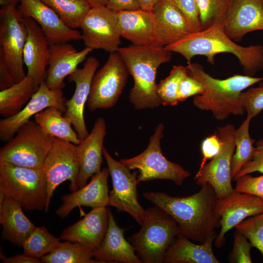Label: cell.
<instances>
[{"label": "cell", "instance_id": "cell-36", "mask_svg": "<svg viewBox=\"0 0 263 263\" xmlns=\"http://www.w3.org/2000/svg\"><path fill=\"white\" fill-rule=\"evenodd\" d=\"M234 0H196L202 30L214 25H224Z\"/></svg>", "mask_w": 263, "mask_h": 263}, {"label": "cell", "instance_id": "cell-22", "mask_svg": "<svg viewBox=\"0 0 263 263\" xmlns=\"http://www.w3.org/2000/svg\"><path fill=\"white\" fill-rule=\"evenodd\" d=\"M110 210L107 207L92 208L83 218L65 228L59 238L78 243L94 252L107 232Z\"/></svg>", "mask_w": 263, "mask_h": 263}, {"label": "cell", "instance_id": "cell-17", "mask_svg": "<svg viewBox=\"0 0 263 263\" xmlns=\"http://www.w3.org/2000/svg\"><path fill=\"white\" fill-rule=\"evenodd\" d=\"M65 98L61 89L52 90L45 81L39 86L36 92L23 108L12 116L0 120V139L7 142L18 129L30 120V118L49 107H54L63 113L66 111Z\"/></svg>", "mask_w": 263, "mask_h": 263}, {"label": "cell", "instance_id": "cell-51", "mask_svg": "<svg viewBox=\"0 0 263 263\" xmlns=\"http://www.w3.org/2000/svg\"><path fill=\"white\" fill-rule=\"evenodd\" d=\"M259 87H263V80L259 82Z\"/></svg>", "mask_w": 263, "mask_h": 263}, {"label": "cell", "instance_id": "cell-18", "mask_svg": "<svg viewBox=\"0 0 263 263\" xmlns=\"http://www.w3.org/2000/svg\"><path fill=\"white\" fill-rule=\"evenodd\" d=\"M19 11L39 26L50 45L82 39L81 33L68 27L50 7L41 0H20Z\"/></svg>", "mask_w": 263, "mask_h": 263}, {"label": "cell", "instance_id": "cell-24", "mask_svg": "<svg viewBox=\"0 0 263 263\" xmlns=\"http://www.w3.org/2000/svg\"><path fill=\"white\" fill-rule=\"evenodd\" d=\"M223 28L234 41L252 31L263 30V0H234Z\"/></svg>", "mask_w": 263, "mask_h": 263}, {"label": "cell", "instance_id": "cell-11", "mask_svg": "<svg viewBox=\"0 0 263 263\" xmlns=\"http://www.w3.org/2000/svg\"><path fill=\"white\" fill-rule=\"evenodd\" d=\"M79 169L77 145L54 138L52 147L42 167L47 187L45 212L49 211L51 199L55 189L63 182L67 180L70 181L69 189L71 191L79 188L77 179Z\"/></svg>", "mask_w": 263, "mask_h": 263}, {"label": "cell", "instance_id": "cell-23", "mask_svg": "<svg viewBox=\"0 0 263 263\" xmlns=\"http://www.w3.org/2000/svg\"><path fill=\"white\" fill-rule=\"evenodd\" d=\"M50 57L45 82L52 90L65 87L64 78L73 73L93 50L85 47L78 51L66 43L50 45Z\"/></svg>", "mask_w": 263, "mask_h": 263}, {"label": "cell", "instance_id": "cell-38", "mask_svg": "<svg viewBox=\"0 0 263 263\" xmlns=\"http://www.w3.org/2000/svg\"><path fill=\"white\" fill-rule=\"evenodd\" d=\"M235 228L244 235L263 256V212L243 220Z\"/></svg>", "mask_w": 263, "mask_h": 263}, {"label": "cell", "instance_id": "cell-1", "mask_svg": "<svg viewBox=\"0 0 263 263\" xmlns=\"http://www.w3.org/2000/svg\"><path fill=\"white\" fill-rule=\"evenodd\" d=\"M186 197H174L162 192H146L143 196L164 210L176 222L178 234L200 243L216 238L220 227L217 210L218 198L209 184Z\"/></svg>", "mask_w": 263, "mask_h": 263}, {"label": "cell", "instance_id": "cell-14", "mask_svg": "<svg viewBox=\"0 0 263 263\" xmlns=\"http://www.w3.org/2000/svg\"><path fill=\"white\" fill-rule=\"evenodd\" d=\"M85 47L110 53L118 51L121 44L117 13L107 6L92 7L80 25Z\"/></svg>", "mask_w": 263, "mask_h": 263}, {"label": "cell", "instance_id": "cell-13", "mask_svg": "<svg viewBox=\"0 0 263 263\" xmlns=\"http://www.w3.org/2000/svg\"><path fill=\"white\" fill-rule=\"evenodd\" d=\"M103 155L107 163L113 182L109 192V206L118 211L130 215L141 226L144 220L146 209L138 201L137 172L131 170L120 161L115 160L104 147Z\"/></svg>", "mask_w": 263, "mask_h": 263}, {"label": "cell", "instance_id": "cell-31", "mask_svg": "<svg viewBox=\"0 0 263 263\" xmlns=\"http://www.w3.org/2000/svg\"><path fill=\"white\" fill-rule=\"evenodd\" d=\"M62 112L54 107H49L34 116L35 121L47 134L78 145L80 142L71 121L62 115Z\"/></svg>", "mask_w": 263, "mask_h": 263}, {"label": "cell", "instance_id": "cell-35", "mask_svg": "<svg viewBox=\"0 0 263 263\" xmlns=\"http://www.w3.org/2000/svg\"><path fill=\"white\" fill-rule=\"evenodd\" d=\"M60 240L45 226H36L22 244L23 254L40 259L57 248L62 243Z\"/></svg>", "mask_w": 263, "mask_h": 263}, {"label": "cell", "instance_id": "cell-28", "mask_svg": "<svg viewBox=\"0 0 263 263\" xmlns=\"http://www.w3.org/2000/svg\"><path fill=\"white\" fill-rule=\"evenodd\" d=\"M215 239L210 238L204 243L196 244L178 234L166 251L163 263H219L212 249Z\"/></svg>", "mask_w": 263, "mask_h": 263}, {"label": "cell", "instance_id": "cell-25", "mask_svg": "<svg viewBox=\"0 0 263 263\" xmlns=\"http://www.w3.org/2000/svg\"><path fill=\"white\" fill-rule=\"evenodd\" d=\"M106 134V124L103 117L98 118L92 131L77 145L80 169L77 179L79 188L88 180L101 171L103 143Z\"/></svg>", "mask_w": 263, "mask_h": 263}, {"label": "cell", "instance_id": "cell-46", "mask_svg": "<svg viewBox=\"0 0 263 263\" xmlns=\"http://www.w3.org/2000/svg\"><path fill=\"white\" fill-rule=\"evenodd\" d=\"M106 6L115 12L140 9L136 0H108Z\"/></svg>", "mask_w": 263, "mask_h": 263}, {"label": "cell", "instance_id": "cell-15", "mask_svg": "<svg viewBox=\"0 0 263 263\" xmlns=\"http://www.w3.org/2000/svg\"><path fill=\"white\" fill-rule=\"evenodd\" d=\"M217 210L220 217V231L214 241L218 248L225 242L226 233L245 218L263 212V200L253 194L235 189L217 199Z\"/></svg>", "mask_w": 263, "mask_h": 263}, {"label": "cell", "instance_id": "cell-40", "mask_svg": "<svg viewBox=\"0 0 263 263\" xmlns=\"http://www.w3.org/2000/svg\"><path fill=\"white\" fill-rule=\"evenodd\" d=\"M252 247L248 239L236 230L233 248L228 257L229 262L232 263H251L250 249Z\"/></svg>", "mask_w": 263, "mask_h": 263}, {"label": "cell", "instance_id": "cell-5", "mask_svg": "<svg viewBox=\"0 0 263 263\" xmlns=\"http://www.w3.org/2000/svg\"><path fill=\"white\" fill-rule=\"evenodd\" d=\"M178 234L176 222L154 205L146 209L140 230L130 240L142 263H162L166 251Z\"/></svg>", "mask_w": 263, "mask_h": 263}, {"label": "cell", "instance_id": "cell-48", "mask_svg": "<svg viewBox=\"0 0 263 263\" xmlns=\"http://www.w3.org/2000/svg\"><path fill=\"white\" fill-rule=\"evenodd\" d=\"M140 8L146 11H151L155 4L159 0H136Z\"/></svg>", "mask_w": 263, "mask_h": 263}, {"label": "cell", "instance_id": "cell-3", "mask_svg": "<svg viewBox=\"0 0 263 263\" xmlns=\"http://www.w3.org/2000/svg\"><path fill=\"white\" fill-rule=\"evenodd\" d=\"M186 67L188 74L204 87L201 94L194 96L193 105L199 109L210 111L218 120H224L230 115H243L245 111L240 100L241 94L263 80V77L245 75H235L220 79L210 75L199 63L190 62Z\"/></svg>", "mask_w": 263, "mask_h": 263}, {"label": "cell", "instance_id": "cell-8", "mask_svg": "<svg viewBox=\"0 0 263 263\" xmlns=\"http://www.w3.org/2000/svg\"><path fill=\"white\" fill-rule=\"evenodd\" d=\"M164 129L163 123L158 125L150 137L147 148L142 152L133 157L120 160L130 170H138L139 183L161 179L172 181L176 185L180 186L191 175L182 166L169 161L162 153L160 141L163 136Z\"/></svg>", "mask_w": 263, "mask_h": 263}, {"label": "cell", "instance_id": "cell-30", "mask_svg": "<svg viewBox=\"0 0 263 263\" xmlns=\"http://www.w3.org/2000/svg\"><path fill=\"white\" fill-rule=\"evenodd\" d=\"M38 89L33 78L26 75L22 80L0 90V115L7 118L19 113Z\"/></svg>", "mask_w": 263, "mask_h": 263}, {"label": "cell", "instance_id": "cell-26", "mask_svg": "<svg viewBox=\"0 0 263 263\" xmlns=\"http://www.w3.org/2000/svg\"><path fill=\"white\" fill-rule=\"evenodd\" d=\"M124 233V229L118 226L110 210L108 229L99 246L94 252V259L99 263H142Z\"/></svg>", "mask_w": 263, "mask_h": 263}, {"label": "cell", "instance_id": "cell-37", "mask_svg": "<svg viewBox=\"0 0 263 263\" xmlns=\"http://www.w3.org/2000/svg\"><path fill=\"white\" fill-rule=\"evenodd\" d=\"M188 74L186 67L174 65L169 75L157 84V94L163 106H173L179 102L178 92L182 80Z\"/></svg>", "mask_w": 263, "mask_h": 263}, {"label": "cell", "instance_id": "cell-49", "mask_svg": "<svg viewBox=\"0 0 263 263\" xmlns=\"http://www.w3.org/2000/svg\"><path fill=\"white\" fill-rule=\"evenodd\" d=\"M92 7L106 6L108 0H85Z\"/></svg>", "mask_w": 263, "mask_h": 263}, {"label": "cell", "instance_id": "cell-47", "mask_svg": "<svg viewBox=\"0 0 263 263\" xmlns=\"http://www.w3.org/2000/svg\"><path fill=\"white\" fill-rule=\"evenodd\" d=\"M0 259L3 263H41L40 259L28 256L23 253L6 257L0 250Z\"/></svg>", "mask_w": 263, "mask_h": 263}, {"label": "cell", "instance_id": "cell-7", "mask_svg": "<svg viewBox=\"0 0 263 263\" xmlns=\"http://www.w3.org/2000/svg\"><path fill=\"white\" fill-rule=\"evenodd\" d=\"M55 137L29 120L0 150V160L19 167L42 169Z\"/></svg>", "mask_w": 263, "mask_h": 263}, {"label": "cell", "instance_id": "cell-2", "mask_svg": "<svg viewBox=\"0 0 263 263\" xmlns=\"http://www.w3.org/2000/svg\"><path fill=\"white\" fill-rule=\"evenodd\" d=\"M171 51L181 55L188 63L197 55L204 56L211 65L217 54L229 53L234 55L243 68L245 75L254 76L263 69V46L237 44L225 33L223 25L216 24L199 32L192 33L181 40L165 46Z\"/></svg>", "mask_w": 263, "mask_h": 263}, {"label": "cell", "instance_id": "cell-19", "mask_svg": "<svg viewBox=\"0 0 263 263\" xmlns=\"http://www.w3.org/2000/svg\"><path fill=\"white\" fill-rule=\"evenodd\" d=\"M151 12L153 22V44L165 47L192 33L183 13L169 0H159Z\"/></svg>", "mask_w": 263, "mask_h": 263}, {"label": "cell", "instance_id": "cell-4", "mask_svg": "<svg viewBox=\"0 0 263 263\" xmlns=\"http://www.w3.org/2000/svg\"><path fill=\"white\" fill-rule=\"evenodd\" d=\"M133 79L129 94L134 109H154L160 104L157 94L156 76L159 67L169 62L171 51L165 47L131 45L118 50Z\"/></svg>", "mask_w": 263, "mask_h": 263}, {"label": "cell", "instance_id": "cell-12", "mask_svg": "<svg viewBox=\"0 0 263 263\" xmlns=\"http://www.w3.org/2000/svg\"><path fill=\"white\" fill-rule=\"evenodd\" d=\"M235 130L231 124L217 129L216 133L221 142L220 150L209 162L198 170L195 177L197 185L202 186L207 183L211 185L218 199L235 190L231 185V168L235 149Z\"/></svg>", "mask_w": 263, "mask_h": 263}, {"label": "cell", "instance_id": "cell-27", "mask_svg": "<svg viewBox=\"0 0 263 263\" xmlns=\"http://www.w3.org/2000/svg\"><path fill=\"white\" fill-rule=\"evenodd\" d=\"M117 13L121 37L137 46L153 45V22L151 11L141 9Z\"/></svg>", "mask_w": 263, "mask_h": 263}, {"label": "cell", "instance_id": "cell-43", "mask_svg": "<svg viewBox=\"0 0 263 263\" xmlns=\"http://www.w3.org/2000/svg\"><path fill=\"white\" fill-rule=\"evenodd\" d=\"M204 91L203 84L188 74L180 82L178 92V101H184L190 96L201 94Z\"/></svg>", "mask_w": 263, "mask_h": 263}, {"label": "cell", "instance_id": "cell-41", "mask_svg": "<svg viewBox=\"0 0 263 263\" xmlns=\"http://www.w3.org/2000/svg\"><path fill=\"white\" fill-rule=\"evenodd\" d=\"M183 13L192 33L202 30L199 13L196 0H169Z\"/></svg>", "mask_w": 263, "mask_h": 263}, {"label": "cell", "instance_id": "cell-42", "mask_svg": "<svg viewBox=\"0 0 263 263\" xmlns=\"http://www.w3.org/2000/svg\"><path fill=\"white\" fill-rule=\"evenodd\" d=\"M235 189L258 196L263 200V175L253 177L246 174L237 178Z\"/></svg>", "mask_w": 263, "mask_h": 263}, {"label": "cell", "instance_id": "cell-10", "mask_svg": "<svg viewBox=\"0 0 263 263\" xmlns=\"http://www.w3.org/2000/svg\"><path fill=\"white\" fill-rule=\"evenodd\" d=\"M130 75L118 51L110 53L92 79L87 105L91 112L112 108L118 101Z\"/></svg>", "mask_w": 263, "mask_h": 263}, {"label": "cell", "instance_id": "cell-6", "mask_svg": "<svg viewBox=\"0 0 263 263\" xmlns=\"http://www.w3.org/2000/svg\"><path fill=\"white\" fill-rule=\"evenodd\" d=\"M0 189L27 211L44 210L47 187L42 169L18 166L0 160Z\"/></svg>", "mask_w": 263, "mask_h": 263}, {"label": "cell", "instance_id": "cell-29", "mask_svg": "<svg viewBox=\"0 0 263 263\" xmlns=\"http://www.w3.org/2000/svg\"><path fill=\"white\" fill-rule=\"evenodd\" d=\"M0 224L2 238L21 246L36 227L24 214L22 207L7 197L0 207Z\"/></svg>", "mask_w": 263, "mask_h": 263}, {"label": "cell", "instance_id": "cell-9", "mask_svg": "<svg viewBox=\"0 0 263 263\" xmlns=\"http://www.w3.org/2000/svg\"><path fill=\"white\" fill-rule=\"evenodd\" d=\"M18 3L3 4L0 9V56L3 58L15 83L26 75L23 51L28 34L23 16L17 7Z\"/></svg>", "mask_w": 263, "mask_h": 263}, {"label": "cell", "instance_id": "cell-45", "mask_svg": "<svg viewBox=\"0 0 263 263\" xmlns=\"http://www.w3.org/2000/svg\"><path fill=\"white\" fill-rule=\"evenodd\" d=\"M254 172H259L263 174V148H256L251 160L247 162L240 170L233 179Z\"/></svg>", "mask_w": 263, "mask_h": 263}, {"label": "cell", "instance_id": "cell-21", "mask_svg": "<svg viewBox=\"0 0 263 263\" xmlns=\"http://www.w3.org/2000/svg\"><path fill=\"white\" fill-rule=\"evenodd\" d=\"M109 175L108 168H104L100 172L94 174L88 184L62 196V204L56 210V215L64 218L77 207L94 208L109 206L108 179Z\"/></svg>", "mask_w": 263, "mask_h": 263}, {"label": "cell", "instance_id": "cell-44", "mask_svg": "<svg viewBox=\"0 0 263 263\" xmlns=\"http://www.w3.org/2000/svg\"><path fill=\"white\" fill-rule=\"evenodd\" d=\"M221 142L216 133L205 138L201 144L202 159L198 170L205 165L207 161L212 159L219 151Z\"/></svg>", "mask_w": 263, "mask_h": 263}, {"label": "cell", "instance_id": "cell-50", "mask_svg": "<svg viewBox=\"0 0 263 263\" xmlns=\"http://www.w3.org/2000/svg\"><path fill=\"white\" fill-rule=\"evenodd\" d=\"M256 148H263V139H260L256 143Z\"/></svg>", "mask_w": 263, "mask_h": 263}, {"label": "cell", "instance_id": "cell-39", "mask_svg": "<svg viewBox=\"0 0 263 263\" xmlns=\"http://www.w3.org/2000/svg\"><path fill=\"white\" fill-rule=\"evenodd\" d=\"M240 100L247 116L253 118L263 110V87L259 86L242 92Z\"/></svg>", "mask_w": 263, "mask_h": 263}, {"label": "cell", "instance_id": "cell-20", "mask_svg": "<svg viewBox=\"0 0 263 263\" xmlns=\"http://www.w3.org/2000/svg\"><path fill=\"white\" fill-rule=\"evenodd\" d=\"M27 30V37L23 51V60L36 86L45 81L50 57V44L38 23L32 19L22 18Z\"/></svg>", "mask_w": 263, "mask_h": 263}, {"label": "cell", "instance_id": "cell-34", "mask_svg": "<svg viewBox=\"0 0 263 263\" xmlns=\"http://www.w3.org/2000/svg\"><path fill=\"white\" fill-rule=\"evenodd\" d=\"M50 7L69 27H80L91 7L85 0H41Z\"/></svg>", "mask_w": 263, "mask_h": 263}, {"label": "cell", "instance_id": "cell-32", "mask_svg": "<svg viewBox=\"0 0 263 263\" xmlns=\"http://www.w3.org/2000/svg\"><path fill=\"white\" fill-rule=\"evenodd\" d=\"M93 254L92 250L81 244L66 241L40 260L44 263H99Z\"/></svg>", "mask_w": 263, "mask_h": 263}, {"label": "cell", "instance_id": "cell-33", "mask_svg": "<svg viewBox=\"0 0 263 263\" xmlns=\"http://www.w3.org/2000/svg\"><path fill=\"white\" fill-rule=\"evenodd\" d=\"M251 119L246 116L240 126L235 130V143L231 168L232 179L233 180L242 168L252 157L255 147L253 146L255 140L249 134V125Z\"/></svg>", "mask_w": 263, "mask_h": 263}, {"label": "cell", "instance_id": "cell-16", "mask_svg": "<svg viewBox=\"0 0 263 263\" xmlns=\"http://www.w3.org/2000/svg\"><path fill=\"white\" fill-rule=\"evenodd\" d=\"M99 65L97 59L90 56L81 68H77L68 78L69 81L75 83V88L71 98L66 100L63 115L71 121L80 140L89 134L84 119V108L90 94L93 76Z\"/></svg>", "mask_w": 263, "mask_h": 263}]
</instances>
